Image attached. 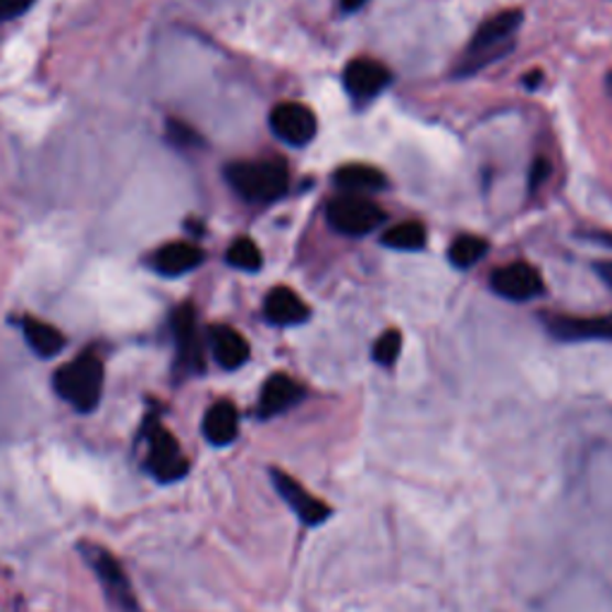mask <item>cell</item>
I'll use <instances>...</instances> for the list:
<instances>
[{
    "label": "cell",
    "instance_id": "cell-1",
    "mask_svg": "<svg viewBox=\"0 0 612 612\" xmlns=\"http://www.w3.org/2000/svg\"><path fill=\"white\" fill-rule=\"evenodd\" d=\"M524 15L520 10H503L493 15L491 20H485L474 39L469 41L465 58L457 63L455 77H469L479 73L485 65H491L495 61L503 58L505 53L512 51V36L517 34L520 24Z\"/></svg>",
    "mask_w": 612,
    "mask_h": 612
},
{
    "label": "cell",
    "instance_id": "cell-2",
    "mask_svg": "<svg viewBox=\"0 0 612 612\" xmlns=\"http://www.w3.org/2000/svg\"><path fill=\"white\" fill-rule=\"evenodd\" d=\"M232 192L249 204H271L285 197L289 173L283 161H242L226 171Z\"/></svg>",
    "mask_w": 612,
    "mask_h": 612
},
{
    "label": "cell",
    "instance_id": "cell-3",
    "mask_svg": "<svg viewBox=\"0 0 612 612\" xmlns=\"http://www.w3.org/2000/svg\"><path fill=\"white\" fill-rule=\"evenodd\" d=\"M53 387L77 412H91L99 407L103 393V364L101 359L87 352L69 364L61 367L53 375Z\"/></svg>",
    "mask_w": 612,
    "mask_h": 612
},
{
    "label": "cell",
    "instance_id": "cell-4",
    "mask_svg": "<svg viewBox=\"0 0 612 612\" xmlns=\"http://www.w3.org/2000/svg\"><path fill=\"white\" fill-rule=\"evenodd\" d=\"M326 216L330 228L345 234V238H364L385 220L383 208L367 197H359V194L332 199Z\"/></svg>",
    "mask_w": 612,
    "mask_h": 612
},
{
    "label": "cell",
    "instance_id": "cell-5",
    "mask_svg": "<svg viewBox=\"0 0 612 612\" xmlns=\"http://www.w3.org/2000/svg\"><path fill=\"white\" fill-rule=\"evenodd\" d=\"M79 553H81V558H85V562L91 567V572L96 575V579L101 581V587L108 593L110 601H113L122 610L134 612L136 610L134 589H132L128 575H124L122 565L113 558V555H110L101 546L89 544V540L79 544Z\"/></svg>",
    "mask_w": 612,
    "mask_h": 612
},
{
    "label": "cell",
    "instance_id": "cell-6",
    "mask_svg": "<svg viewBox=\"0 0 612 612\" xmlns=\"http://www.w3.org/2000/svg\"><path fill=\"white\" fill-rule=\"evenodd\" d=\"M149 452H146V467L153 477L163 483L179 481L187 471L189 462L185 459L183 450L175 440L171 430H165L161 424L153 422L149 426Z\"/></svg>",
    "mask_w": 612,
    "mask_h": 612
},
{
    "label": "cell",
    "instance_id": "cell-7",
    "mask_svg": "<svg viewBox=\"0 0 612 612\" xmlns=\"http://www.w3.org/2000/svg\"><path fill=\"white\" fill-rule=\"evenodd\" d=\"M271 130L287 146H306L318 132L316 116L302 103H281L271 110Z\"/></svg>",
    "mask_w": 612,
    "mask_h": 612
},
{
    "label": "cell",
    "instance_id": "cell-8",
    "mask_svg": "<svg viewBox=\"0 0 612 612\" xmlns=\"http://www.w3.org/2000/svg\"><path fill=\"white\" fill-rule=\"evenodd\" d=\"M491 287L495 295L510 302H528L544 295V277L540 273L528 266V263H510V266L498 269L491 277Z\"/></svg>",
    "mask_w": 612,
    "mask_h": 612
},
{
    "label": "cell",
    "instance_id": "cell-9",
    "mask_svg": "<svg viewBox=\"0 0 612 612\" xmlns=\"http://www.w3.org/2000/svg\"><path fill=\"white\" fill-rule=\"evenodd\" d=\"M173 338H175L179 364L194 373L204 371V347L197 328V312H194L192 304H183L175 309Z\"/></svg>",
    "mask_w": 612,
    "mask_h": 612
},
{
    "label": "cell",
    "instance_id": "cell-10",
    "mask_svg": "<svg viewBox=\"0 0 612 612\" xmlns=\"http://www.w3.org/2000/svg\"><path fill=\"white\" fill-rule=\"evenodd\" d=\"M342 81L347 94H350L354 101L367 103L391 85V73H387L385 65H381L379 61L357 58L347 63Z\"/></svg>",
    "mask_w": 612,
    "mask_h": 612
},
{
    "label": "cell",
    "instance_id": "cell-11",
    "mask_svg": "<svg viewBox=\"0 0 612 612\" xmlns=\"http://www.w3.org/2000/svg\"><path fill=\"white\" fill-rule=\"evenodd\" d=\"M271 477H273L275 491L283 495L285 503L292 507V512H295L304 524L318 526L330 517V507L324 503V500H318L312 493H306L304 485L297 483L292 477H287L285 471L273 469Z\"/></svg>",
    "mask_w": 612,
    "mask_h": 612
},
{
    "label": "cell",
    "instance_id": "cell-12",
    "mask_svg": "<svg viewBox=\"0 0 612 612\" xmlns=\"http://www.w3.org/2000/svg\"><path fill=\"white\" fill-rule=\"evenodd\" d=\"M548 330L560 342H591L612 340V314L610 316H555L548 321Z\"/></svg>",
    "mask_w": 612,
    "mask_h": 612
},
{
    "label": "cell",
    "instance_id": "cell-13",
    "mask_svg": "<svg viewBox=\"0 0 612 612\" xmlns=\"http://www.w3.org/2000/svg\"><path fill=\"white\" fill-rule=\"evenodd\" d=\"M302 397L304 391L295 379H289L285 373H275L263 383V391L259 397V414L263 419H271V416H277L287 412L289 407H295Z\"/></svg>",
    "mask_w": 612,
    "mask_h": 612
},
{
    "label": "cell",
    "instance_id": "cell-14",
    "mask_svg": "<svg viewBox=\"0 0 612 612\" xmlns=\"http://www.w3.org/2000/svg\"><path fill=\"white\" fill-rule=\"evenodd\" d=\"M263 314L273 326H299L309 321L312 312L295 289L273 287L263 302Z\"/></svg>",
    "mask_w": 612,
    "mask_h": 612
},
{
    "label": "cell",
    "instance_id": "cell-15",
    "mask_svg": "<svg viewBox=\"0 0 612 612\" xmlns=\"http://www.w3.org/2000/svg\"><path fill=\"white\" fill-rule=\"evenodd\" d=\"M208 342H211V352L218 364L226 371H234L244 367L249 361V342L244 340L242 332H238L230 326H211L208 328Z\"/></svg>",
    "mask_w": 612,
    "mask_h": 612
},
{
    "label": "cell",
    "instance_id": "cell-16",
    "mask_svg": "<svg viewBox=\"0 0 612 612\" xmlns=\"http://www.w3.org/2000/svg\"><path fill=\"white\" fill-rule=\"evenodd\" d=\"M153 269L165 277L185 275L204 263V252L192 242H171L163 244L156 254L151 256Z\"/></svg>",
    "mask_w": 612,
    "mask_h": 612
},
{
    "label": "cell",
    "instance_id": "cell-17",
    "mask_svg": "<svg viewBox=\"0 0 612 612\" xmlns=\"http://www.w3.org/2000/svg\"><path fill=\"white\" fill-rule=\"evenodd\" d=\"M201 428L208 442L216 448H226L240 434V414L232 402L220 400L214 407H208Z\"/></svg>",
    "mask_w": 612,
    "mask_h": 612
},
{
    "label": "cell",
    "instance_id": "cell-18",
    "mask_svg": "<svg viewBox=\"0 0 612 612\" xmlns=\"http://www.w3.org/2000/svg\"><path fill=\"white\" fill-rule=\"evenodd\" d=\"M336 185L350 194H367V192H379L385 189V175L381 171H375L373 165H364V163H350L342 165V168L336 171L332 175Z\"/></svg>",
    "mask_w": 612,
    "mask_h": 612
},
{
    "label": "cell",
    "instance_id": "cell-19",
    "mask_svg": "<svg viewBox=\"0 0 612 612\" xmlns=\"http://www.w3.org/2000/svg\"><path fill=\"white\" fill-rule=\"evenodd\" d=\"M22 332H24L26 345H30L39 357L51 359L63 352V347H65L63 332L58 328H53L51 324L39 321V318H24Z\"/></svg>",
    "mask_w": 612,
    "mask_h": 612
},
{
    "label": "cell",
    "instance_id": "cell-20",
    "mask_svg": "<svg viewBox=\"0 0 612 612\" xmlns=\"http://www.w3.org/2000/svg\"><path fill=\"white\" fill-rule=\"evenodd\" d=\"M381 242L397 252H416V249L426 247V228L416 220L397 222L391 230H385Z\"/></svg>",
    "mask_w": 612,
    "mask_h": 612
},
{
    "label": "cell",
    "instance_id": "cell-21",
    "mask_svg": "<svg viewBox=\"0 0 612 612\" xmlns=\"http://www.w3.org/2000/svg\"><path fill=\"white\" fill-rule=\"evenodd\" d=\"M489 252V242L477 238V234H462L452 242V247L448 249V259L455 269H471Z\"/></svg>",
    "mask_w": 612,
    "mask_h": 612
},
{
    "label": "cell",
    "instance_id": "cell-22",
    "mask_svg": "<svg viewBox=\"0 0 612 612\" xmlns=\"http://www.w3.org/2000/svg\"><path fill=\"white\" fill-rule=\"evenodd\" d=\"M228 263L232 269L238 271H247V273H256L263 266V256L261 249L249 240V238H240L234 240L228 249Z\"/></svg>",
    "mask_w": 612,
    "mask_h": 612
},
{
    "label": "cell",
    "instance_id": "cell-23",
    "mask_svg": "<svg viewBox=\"0 0 612 612\" xmlns=\"http://www.w3.org/2000/svg\"><path fill=\"white\" fill-rule=\"evenodd\" d=\"M402 352V336H400V330H385L383 336L375 340L373 345V359L379 361L381 367H393L397 357Z\"/></svg>",
    "mask_w": 612,
    "mask_h": 612
},
{
    "label": "cell",
    "instance_id": "cell-24",
    "mask_svg": "<svg viewBox=\"0 0 612 612\" xmlns=\"http://www.w3.org/2000/svg\"><path fill=\"white\" fill-rule=\"evenodd\" d=\"M34 6V0H0V22L15 20Z\"/></svg>",
    "mask_w": 612,
    "mask_h": 612
},
{
    "label": "cell",
    "instance_id": "cell-25",
    "mask_svg": "<svg viewBox=\"0 0 612 612\" xmlns=\"http://www.w3.org/2000/svg\"><path fill=\"white\" fill-rule=\"evenodd\" d=\"M548 175H550V163L546 159H536L532 171H528V189L536 192L540 185L546 183Z\"/></svg>",
    "mask_w": 612,
    "mask_h": 612
},
{
    "label": "cell",
    "instance_id": "cell-26",
    "mask_svg": "<svg viewBox=\"0 0 612 612\" xmlns=\"http://www.w3.org/2000/svg\"><path fill=\"white\" fill-rule=\"evenodd\" d=\"M581 238H583V240H589V242L601 244V247H610V249H612V234H610V232L591 230V232H581Z\"/></svg>",
    "mask_w": 612,
    "mask_h": 612
},
{
    "label": "cell",
    "instance_id": "cell-27",
    "mask_svg": "<svg viewBox=\"0 0 612 612\" xmlns=\"http://www.w3.org/2000/svg\"><path fill=\"white\" fill-rule=\"evenodd\" d=\"M595 273L601 275V281L612 289V261H603L595 266Z\"/></svg>",
    "mask_w": 612,
    "mask_h": 612
},
{
    "label": "cell",
    "instance_id": "cell-28",
    "mask_svg": "<svg viewBox=\"0 0 612 612\" xmlns=\"http://www.w3.org/2000/svg\"><path fill=\"white\" fill-rule=\"evenodd\" d=\"M340 3H342V10H350L352 12V10H359L361 6H364L367 0H340Z\"/></svg>",
    "mask_w": 612,
    "mask_h": 612
},
{
    "label": "cell",
    "instance_id": "cell-29",
    "mask_svg": "<svg viewBox=\"0 0 612 612\" xmlns=\"http://www.w3.org/2000/svg\"><path fill=\"white\" fill-rule=\"evenodd\" d=\"M540 79H544V75H540V73H534V75H528V77L524 79V85H526V89H536V85H538Z\"/></svg>",
    "mask_w": 612,
    "mask_h": 612
}]
</instances>
